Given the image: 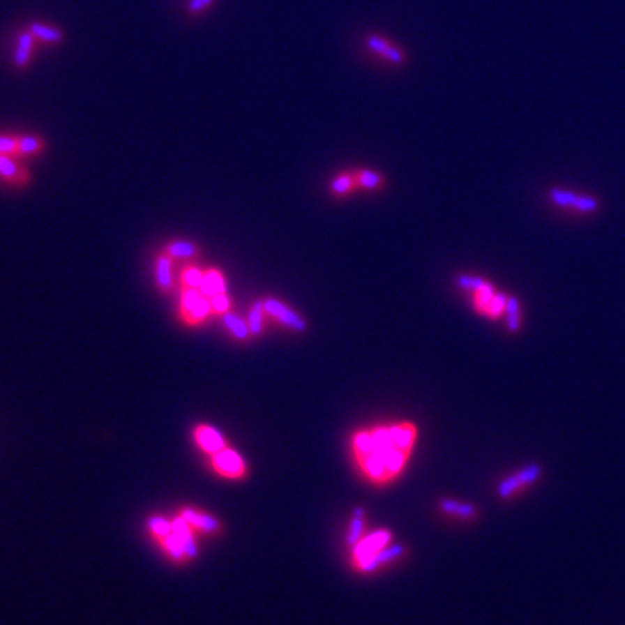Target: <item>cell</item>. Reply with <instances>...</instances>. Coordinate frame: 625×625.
I'll list each match as a JSON object with an SVG mask.
<instances>
[{"mask_svg":"<svg viewBox=\"0 0 625 625\" xmlns=\"http://www.w3.org/2000/svg\"><path fill=\"white\" fill-rule=\"evenodd\" d=\"M403 554H405V547L394 544V545L388 547V549L377 550L374 556H370L367 561L360 563V568L363 571H374L375 568L382 566V564H386V563H391V561L398 559V557L403 556Z\"/></svg>","mask_w":625,"mask_h":625,"instance_id":"obj_11","label":"cell"},{"mask_svg":"<svg viewBox=\"0 0 625 625\" xmlns=\"http://www.w3.org/2000/svg\"><path fill=\"white\" fill-rule=\"evenodd\" d=\"M0 176L13 183H24L28 179V174L9 155L3 153H0Z\"/></svg>","mask_w":625,"mask_h":625,"instance_id":"obj_15","label":"cell"},{"mask_svg":"<svg viewBox=\"0 0 625 625\" xmlns=\"http://www.w3.org/2000/svg\"><path fill=\"white\" fill-rule=\"evenodd\" d=\"M439 509L445 514H449V516H455L464 521H472L478 518V509L472 504L459 502V500L442 499L439 500Z\"/></svg>","mask_w":625,"mask_h":625,"instance_id":"obj_12","label":"cell"},{"mask_svg":"<svg viewBox=\"0 0 625 625\" xmlns=\"http://www.w3.org/2000/svg\"><path fill=\"white\" fill-rule=\"evenodd\" d=\"M181 516L191 525V527H197L204 532H218L219 530V521L216 520L214 516L211 514H204V513H198V511H191L186 509L181 513Z\"/></svg>","mask_w":625,"mask_h":625,"instance_id":"obj_14","label":"cell"},{"mask_svg":"<svg viewBox=\"0 0 625 625\" xmlns=\"http://www.w3.org/2000/svg\"><path fill=\"white\" fill-rule=\"evenodd\" d=\"M163 545H165V549L169 550V554L174 557V559H183V557L186 556V554H184L183 544H181V541L174 534L167 535V537L163 539Z\"/></svg>","mask_w":625,"mask_h":625,"instance_id":"obj_28","label":"cell"},{"mask_svg":"<svg viewBox=\"0 0 625 625\" xmlns=\"http://www.w3.org/2000/svg\"><path fill=\"white\" fill-rule=\"evenodd\" d=\"M459 285L472 294L474 310L490 318H499L507 310V297L497 292L488 282L472 276H460Z\"/></svg>","mask_w":625,"mask_h":625,"instance_id":"obj_2","label":"cell"},{"mask_svg":"<svg viewBox=\"0 0 625 625\" xmlns=\"http://www.w3.org/2000/svg\"><path fill=\"white\" fill-rule=\"evenodd\" d=\"M17 151V141L9 136H0V153L10 155Z\"/></svg>","mask_w":625,"mask_h":625,"instance_id":"obj_31","label":"cell"},{"mask_svg":"<svg viewBox=\"0 0 625 625\" xmlns=\"http://www.w3.org/2000/svg\"><path fill=\"white\" fill-rule=\"evenodd\" d=\"M212 2H214V0H190L188 9H190L191 14H198L202 13V10L207 9L209 6H212Z\"/></svg>","mask_w":625,"mask_h":625,"instance_id":"obj_32","label":"cell"},{"mask_svg":"<svg viewBox=\"0 0 625 625\" xmlns=\"http://www.w3.org/2000/svg\"><path fill=\"white\" fill-rule=\"evenodd\" d=\"M211 304H212V310L218 311V312H226L229 308V301L228 296L225 292L218 294V296L211 297Z\"/></svg>","mask_w":625,"mask_h":625,"instance_id":"obj_30","label":"cell"},{"mask_svg":"<svg viewBox=\"0 0 625 625\" xmlns=\"http://www.w3.org/2000/svg\"><path fill=\"white\" fill-rule=\"evenodd\" d=\"M354 186H358L354 172H349V174L346 172V174H340V176H337L336 179L332 181V184H330V190H332V193L342 197V195H347L349 191H353Z\"/></svg>","mask_w":625,"mask_h":625,"instance_id":"obj_19","label":"cell"},{"mask_svg":"<svg viewBox=\"0 0 625 625\" xmlns=\"http://www.w3.org/2000/svg\"><path fill=\"white\" fill-rule=\"evenodd\" d=\"M367 45L374 54H379L381 58H384L386 61L393 63V65H403L407 61V56L401 51L400 47L389 42L388 38L381 37V35H368L367 37Z\"/></svg>","mask_w":625,"mask_h":625,"instance_id":"obj_8","label":"cell"},{"mask_svg":"<svg viewBox=\"0 0 625 625\" xmlns=\"http://www.w3.org/2000/svg\"><path fill=\"white\" fill-rule=\"evenodd\" d=\"M30 28H31V33H33L35 37L42 38V40H45V42H61V38H63L61 31L56 30V28L45 27V24L33 23Z\"/></svg>","mask_w":625,"mask_h":625,"instance_id":"obj_24","label":"cell"},{"mask_svg":"<svg viewBox=\"0 0 625 625\" xmlns=\"http://www.w3.org/2000/svg\"><path fill=\"white\" fill-rule=\"evenodd\" d=\"M389 539H391V534L386 530H381V532H377V534L368 535L367 539H361V541L356 544V547H354V557H356L358 564L363 563V561H367L370 556H374L377 550L384 549V545L388 544Z\"/></svg>","mask_w":625,"mask_h":625,"instance_id":"obj_9","label":"cell"},{"mask_svg":"<svg viewBox=\"0 0 625 625\" xmlns=\"http://www.w3.org/2000/svg\"><path fill=\"white\" fill-rule=\"evenodd\" d=\"M223 322H225V325L228 326L229 332H232L236 339H247L248 333H250L248 323H245L243 319L238 318V316L225 315L223 316Z\"/></svg>","mask_w":625,"mask_h":625,"instance_id":"obj_21","label":"cell"},{"mask_svg":"<svg viewBox=\"0 0 625 625\" xmlns=\"http://www.w3.org/2000/svg\"><path fill=\"white\" fill-rule=\"evenodd\" d=\"M216 471L223 476H228V478H240L245 472V464L243 459L238 455L236 452L228 449H223L221 452L214 453V459H212Z\"/></svg>","mask_w":625,"mask_h":625,"instance_id":"obj_7","label":"cell"},{"mask_svg":"<svg viewBox=\"0 0 625 625\" xmlns=\"http://www.w3.org/2000/svg\"><path fill=\"white\" fill-rule=\"evenodd\" d=\"M198 290H200V292L204 294V296H207L209 299H211V297H214V296H218V294L225 292V290H226L225 278H223V275L219 271H216V269H211V271L204 273V282H202L200 289H198Z\"/></svg>","mask_w":625,"mask_h":625,"instance_id":"obj_16","label":"cell"},{"mask_svg":"<svg viewBox=\"0 0 625 625\" xmlns=\"http://www.w3.org/2000/svg\"><path fill=\"white\" fill-rule=\"evenodd\" d=\"M212 311L211 299L198 289H188L183 294V315L188 322L198 323Z\"/></svg>","mask_w":625,"mask_h":625,"instance_id":"obj_4","label":"cell"},{"mask_svg":"<svg viewBox=\"0 0 625 625\" xmlns=\"http://www.w3.org/2000/svg\"><path fill=\"white\" fill-rule=\"evenodd\" d=\"M354 177H356L358 186L365 188V190H379V188L384 184V177H382L381 174L368 169L356 170V172H354Z\"/></svg>","mask_w":625,"mask_h":625,"instance_id":"obj_17","label":"cell"},{"mask_svg":"<svg viewBox=\"0 0 625 625\" xmlns=\"http://www.w3.org/2000/svg\"><path fill=\"white\" fill-rule=\"evenodd\" d=\"M170 259L169 257H160L158 264H156V282L162 289H169L170 283H172V275H170Z\"/></svg>","mask_w":625,"mask_h":625,"instance_id":"obj_25","label":"cell"},{"mask_svg":"<svg viewBox=\"0 0 625 625\" xmlns=\"http://www.w3.org/2000/svg\"><path fill=\"white\" fill-rule=\"evenodd\" d=\"M264 310L268 315H271L273 318H276L278 322H282L283 325H287L289 329L296 330V332H304L308 329L306 319L303 316L297 315L296 311L287 308L285 304L280 303L276 299H266L264 301Z\"/></svg>","mask_w":625,"mask_h":625,"instance_id":"obj_6","label":"cell"},{"mask_svg":"<svg viewBox=\"0 0 625 625\" xmlns=\"http://www.w3.org/2000/svg\"><path fill=\"white\" fill-rule=\"evenodd\" d=\"M31 47H33V33L20 35L16 54H14V63H16L17 66H24L28 61H30Z\"/></svg>","mask_w":625,"mask_h":625,"instance_id":"obj_18","label":"cell"},{"mask_svg":"<svg viewBox=\"0 0 625 625\" xmlns=\"http://www.w3.org/2000/svg\"><path fill=\"white\" fill-rule=\"evenodd\" d=\"M195 438H197L198 445H200L202 449L209 453L221 452L226 445V442H225V438H223L221 432H219L218 429L211 428V426H200V428H197V431H195Z\"/></svg>","mask_w":625,"mask_h":625,"instance_id":"obj_10","label":"cell"},{"mask_svg":"<svg viewBox=\"0 0 625 625\" xmlns=\"http://www.w3.org/2000/svg\"><path fill=\"white\" fill-rule=\"evenodd\" d=\"M42 146H44V143H42L38 137L27 136V137H21V140H17V151L23 155L37 153L38 150H42Z\"/></svg>","mask_w":625,"mask_h":625,"instance_id":"obj_26","label":"cell"},{"mask_svg":"<svg viewBox=\"0 0 625 625\" xmlns=\"http://www.w3.org/2000/svg\"><path fill=\"white\" fill-rule=\"evenodd\" d=\"M542 476V467L537 466V464H532V466H527L521 471L514 472L513 476L504 479L502 483L499 485V495L502 499H511V497L518 495L523 488H527L528 485L537 481L539 478Z\"/></svg>","mask_w":625,"mask_h":625,"instance_id":"obj_3","label":"cell"},{"mask_svg":"<svg viewBox=\"0 0 625 625\" xmlns=\"http://www.w3.org/2000/svg\"><path fill=\"white\" fill-rule=\"evenodd\" d=\"M190 527L191 525L188 523L183 516L176 518V520L172 521V534L176 535V537L181 541V544H183L184 554L190 557H195L198 554V549H197V544H195L193 535H191Z\"/></svg>","mask_w":625,"mask_h":625,"instance_id":"obj_13","label":"cell"},{"mask_svg":"<svg viewBox=\"0 0 625 625\" xmlns=\"http://www.w3.org/2000/svg\"><path fill=\"white\" fill-rule=\"evenodd\" d=\"M150 528L156 537H160V539H165L167 535L172 534V523H170V521H167L165 518H160V516L151 518Z\"/></svg>","mask_w":625,"mask_h":625,"instance_id":"obj_27","label":"cell"},{"mask_svg":"<svg viewBox=\"0 0 625 625\" xmlns=\"http://www.w3.org/2000/svg\"><path fill=\"white\" fill-rule=\"evenodd\" d=\"M414 442V431L407 424H394L356 432L353 449L365 476L375 483H386L405 467Z\"/></svg>","mask_w":625,"mask_h":625,"instance_id":"obj_1","label":"cell"},{"mask_svg":"<svg viewBox=\"0 0 625 625\" xmlns=\"http://www.w3.org/2000/svg\"><path fill=\"white\" fill-rule=\"evenodd\" d=\"M363 509H354L353 520L349 525V534H347V544L356 545L361 541V534H363Z\"/></svg>","mask_w":625,"mask_h":625,"instance_id":"obj_22","label":"cell"},{"mask_svg":"<svg viewBox=\"0 0 625 625\" xmlns=\"http://www.w3.org/2000/svg\"><path fill=\"white\" fill-rule=\"evenodd\" d=\"M264 303H255L248 312V329L252 336H259L264 326Z\"/></svg>","mask_w":625,"mask_h":625,"instance_id":"obj_20","label":"cell"},{"mask_svg":"<svg viewBox=\"0 0 625 625\" xmlns=\"http://www.w3.org/2000/svg\"><path fill=\"white\" fill-rule=\"evenodd\" d=\"M184 283H186L190 289H200L202 282H204V273L197 268H188L183 275Z\"/></svg>","mask_w":625,"mask_h":625,"instance_id":"obj_29","label":"cell"},{"mask_svg":"<svg viewBox=\"0 0 625 625\" xmlns=\"http://www.w3.org/2000/svg\"><path fill=\"white\" fill-rule=\"evenodd\" d=\"M167 252L170 255H176V257H193L197 254V245L191 243V241L186 240H179V241H172V243L167 247Z\"/></svg>","mask_w":625,"mask_h":625,"instance_id":"obj_23","label":"cell"},{"mask_svg":"<svg viewBox=\"0 0 625 625\" xmlns=\"http://www.w3.org/2000/svg\"><path fill=\"white\" fill-rule=\"evenodd\" d=\"M550 200H552L556 205H559V207H564V209L570 207V209H575V211H580V212H594V211H598V207H599L598 198L589 197V195L571 193V191L559 190V188H554V190H550Z\"/></svg>","mask_w":625,"mask_h":625,"instance_id":"obj_5","label":"cell"}]
</instances>
